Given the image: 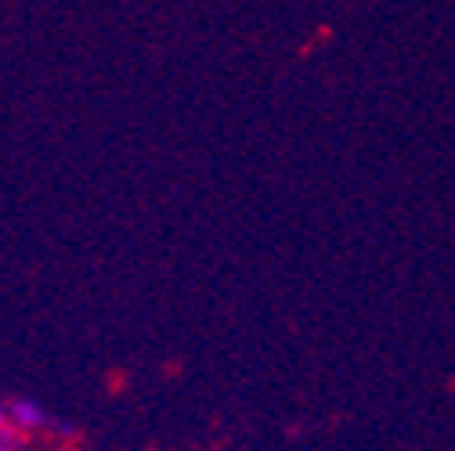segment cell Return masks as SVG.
<instances>
[{
	"instance_id": "1",
	"label": "cell",
	"mask_w": 455,
	"mask_h": 451,
	"mask_svg": "<svg viewBox=\"0 0 455 451\" xmlns=\"http://www.w3.org/2000/svg\"><path fill=\"white\" fill-rule=\"evenodd\" d=\"M8 426L15 433H22L26 440L33 437H59V440H76V426L59 419V415H51L40 401L33 398H8Z\"/></svg>"
},
{
	"instance_id": "2",
	"label": "cell",
	"mask_w": 455,
	"mask_h": 451,
	"mask_svg": "<svg viewBox=\"0 0 455 451\" xmlns=\"http://www.w3.org/2000/svg\"><path fill=\"white\" fill-rule=\"evenodd\" d=\"M29 444H26V437L22 433H15L12 426L4 430V433H0V451H26Z\"/></svg>"
},
{
	"instance_id": "3",
	"label": "cell",
	"mask_w": 455,
	"mask_h": 451,
	"mask_svg": "<svg viewBox=\"0 0 455 451\" xmlns=\"http://www.w3.org/2000/svg\"><path fill=\"white\" fill-rule=\"evenodd\" d=\"M4 430H8V401L0 398V433H4Z\"/></svg>"
}]
</instances>
